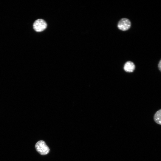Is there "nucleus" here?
<instances>
[{
	"mask_svg": "<svg viewBox=\"0 0 161 161\" xmlns=\"http://www.w3.org/2000/svg\"><path fill=\"white\" fill-rule=\"evenodd\" d=\"M37 151L41 155H45L48 153L49 149L43 140L38 141L35 145Z\"/></svg>",
	"mask_w": 161,
	"mask_h": 161,
	"instance_id": "nucleus-1",
	"label": "nucleus"
},
{
	"mask_svg": "<svg viewBox=\"0 0 161 161\" xmlns=\"http://www.w3.org/2000/svg\"><path fill=\"white\" fill-rule=\"evenodd\" d=\"M47 27L46 22L41 19L36 20L34 23L33 27L36 32H40L44 30Z\"/></svg>",
	"mask_w": 161,
	"mask_h": 161,
	"instance_id": "nucleus-2",
	"label": "nucleus"
},
{
	"mask_svg": "<svg viewBox=\"0 0 161 161\" xmlns=\"http://www.w3.org/2000/svg\"><path fill=\"white\" fill-rule=\"evenodd\" d=\"M131 23L130 20L126 18L121 19L119 21L117 27L119 29L122 31H126L130 28Z\"/></svg>",
	"mask_w": 161,
	"mask_h": 161,
	"instance_id": "nucleus-3",
	"label": "nucleus"
},
{
	"mask_svg": "<svg viewBox=\"0 0 161 161\" xmlns=\"http://www.w3.org/2000/svg\"><path fill=\"white\" fill-rule=\"evenodd\" d=\"M135 66L132 62L128 61L125 64L124 66V70L126 72H131L134 69Z\"/></svg>",
	"mask_w": 161,
	"mask_h": 161,
	"instance_id": "nucleus-4",
	"label": "nucleus"
},
{
	"mask_svg": "<svg viewBox=\"0 0 161 161\" xmlns=\"http://www.w3.org/2000/svg\"><path fill=\"white\" fill-rule=\"evenodd\" d=\"M153 119L156 123L161 125V109L158 110L155 113Z\"/></svg>",
	"mask_w": 161,
	"mask_h": 161,
	"instance_id": "nucleus-5",
	"label": "nucleus"
},
{
	"mask_svg": "<svg viewBox=\"0 0 161 161\" xmlns=\"http://www.w3.org/2000/svg\"><path fill=\"white\" fill-rule=\"evenodd\" d=\"M158 68L159 69L161 72V59L160 60L158 63Z\"/></svg>",
	"mask_w": 161,
	"mask_h": 161,
	"instance_id": "nucleus-6",
	"label": "nucleus"
}]
</instances>
